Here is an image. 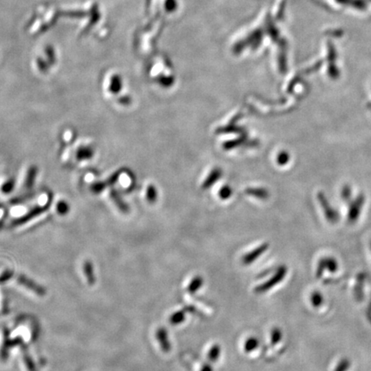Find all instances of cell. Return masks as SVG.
Segmentation results:
<instances>
[{
	"label": "cell",
	"instance_id": "1",
	"mask_svg": "<svg viewBox=\"0 0 371 371\" xmlns=\"http://www.w3.org/2000/svg\"><path fill=\"white\" fill-rule=\"evenodd\" d=\"M287 272H288V268L285 265L280 266L268 280L264 282L263 284L257 285L254 290V292L255 294H264L266 292H269L270 290L277 286L279 283H281L285 279Z\"/></svg>",
	"mask_w": 371,
	"mask_h": 371
},
{
	"label": "cell",
	"instance_id": "2",
	"mask_svg": "<svg viewBox=\"0 0 371 371\" xmlns=\"http://www.w3.org/2000/svg\"><path fill=\"white\" fill-rule=\"evenodd\" d=\"M318 198L322 209L324 210L325 216L327 217L328 222L332 224L337 223L339 219V213L332 207L324 194L320 193L318 195Z\"/></svg>",
	"mask_w": 371,
	"mask_h": 371
},
{
	"label": "cell",
	"instance_id": "3",
	"mask_svg": "<svg viewBox=\"0 0 371 371\" xmlns=\"http://www.w3.org/2000/svg\"><path fill=\"white\" fill-rule=\"evenodd\" d=\"M364 203H365V197L362 194L358 195L356 199L351 203L349 212H348V221L350 223L353 224L358 219Z\"/></svg>",
	"mask_w": 371,
	"mask_h": 371
},
{
	"label": "cell",
	"instance_id": "4",
	"mask_svg": "<svg viewBox=\"0 0 371 371\" xmlns=\"http://www.w3.org/2000/svg\"><path fill=\"white\" fill-rule=\"evenodd\" d=\"M268 249H269V244L268 243H263V244L259 245L256 249H253L252 251L247 253L244 255L242 256V263L244 266L251 265V264L254 263L256 259H259V257L262 255L264 253L267 252Z\"/></svg>",
	"mask_w": 371,
	"mask_h": 371
},
{
	"label": "cell",
	"instance_id": "5",
	"mask_svg": "<svg viewBox=\"0 0 371 371\" xmlns=\"http://www.w3.org/2000/svg\"><path fill=\"white\" fill-rule=\"evenodd\" d=\"M338 270V262L335 259L332 257H327L321 259L318 263L317 270H316V277L320 278L325 271H329L331 273H334Z\"/></svg>",
	"mask_w": 371,
	"mask_h": 371
},
{
	"label": "cell",
	"instance_id": "6",
	"mask_svg": "<svg viewBox=\"0 0 371 371\" xmlns=\"http://www.w3.org/2000/svg\"><path fill=\"white\" fill-rule=\"evenodd\" d=\"M18 282L20 285L29 289V291L35 292L36 294L40 295V296H43L46 294V290L44 287L36 284V282L33 281L30 278L26 277L24 275H20L18 277Z\"/></svg>",
	"mask_w": 371,
	"mask_h": 371
},
{
	"label": "cell",
	"instance_id": "7",
	"mask_svg": "<svg viewBox=\"0 0 371 371\" xmlns=\"http://www.w3.org/2000/svg\"><path fill=\"white\" fill-rule=\"evenodd\" d=\"M156 339L158 341L159 346L161 347L162 351L165 353H169L171 351V344L169 339V334L167 329L164 328H157L156 332Z\"/></svg>",
	"mask_w": 371,
	"mask_h": 371
},
{
	"label": "cell",
	"instance_id": "8",
	"mask_svg": "<svg viewBox=\"0 0 371 371\" xmlns=\"http://www.w3.org/2000/svg\"><path fill=\"white\" fill-rule=\"evenodd\" d=\"M47 206L46 207H36L35 209L32 210L30 213L25 215V216H22L21 218H18V220H16L15 222H13V224L14 225H20V224H25L29 220L32 219L33 217H36L38 215H40V213L45 212L47 210Z\"/></svg>",
	"mask_w": 371,
	"mask_h": 371
},
{
	"label": "cell",
	"instance_id": "9",
	"mask_svg": "<svg viewBox=\"0 0 371 371\" xmlns=\"http://www.w3.org/2000/svg\"><path fill=\"white\" fill-rule=\"evenodd\" d=\"M83 272L85 274L87 281L90 285H94L96 283V277L94 274V267L90 260H86L83 264Z\"/></svg>",
	"mask_w": 371,
	"mask_h": 371
},
{
	"label": "cell",
	"instance_id": "10",
	"mask_svg": "<svg viewBox=\"0 0 371 371\" xmlns=\"http://www.w3.org/2000/svg\"><path fill=\"white\" fill-rule=\"evenodd\" d=\"M203 285H204V279H203V277H202L201 276H199V275L195 276V277L192 279L191 281H190L189 285H188V293L191 294V295L195 294L196 292H198V291L201 289Z\"/></svg>",
	"mask_w": 371,
	"mask_h": 371
},
{
	"label": "cell",
	"instance_id": "11",
	"mask_svg": "<svg viewBox=\"0 0 371 371\" xmlns=\"http://www.w3.org/2000/svg\"><path fill=\"white\" fill-rule=\"evenodd\" d=\"M186 315H187V311L185 310H178L175 313L170 315L169 321L170 325L172 326H177L180 325L186 320Z\"/></svg>",
	"mask_w": 371,
	"mask_h": 371
},
{
	"label": "cell",
	"instance_id": "12",
	"mask_svg": "<svg viewBox=\"0 0 371 371\" xmlns=\"http://www.w3.org/2000/svg\"><path fill=\"white\" fill-rule=\"evenodd\" d=\"M220 355H221V346L218 344H215L213 345L211 349L208 351L207 354V357H208V361L209 363H215L216 361L218 360Z\"/></svg>",
	"mask_w": 371,
	"mask_h": 371
},
{
	"label": "cell",
	"instance_id": "13",
	"mask_svg": "<svg viewBox=\"0 0 371 371\" xmlns=\"http://www.w3.org/2000/svg\"><path fill=\"white\" fill-rule=\"evenodd\" d=\"M259 345V339L256 337H250L248 339H246L244 343V351L246 353H250L253 352L254 350L258 348Z\"/></svg>",
	"mask_w": 371,
	"mask_h": 371
},
{
	"label": "cell",
	"instance_id": "14",
	"mask_svg": "<svg viewBox=\"0 0 371 371\" xmlns=\"http://www.w3.org/2000/svg\"><path fill=\"white\" fill-rule=\"evenodd\" d=\"M283 338V332L279 328H273L271 332V345L276 346Z\"/></svg>",
	"mask_w": 371,
	"mask_h": 371
},
{
	"label": "cell",
	"instance_id": "15",
	"mask_svg": "<svg viewBox=\"0 0 371 371\" xmlns=\"http://www.w3.org/2000/svg\"><path fill=\"white\" fill-rule=\"evenodd\" d=\"M310 299H311L312 305H313L314 308H319V307L321 306L322 303H323V301H324L323 296H322V295H321V293L319 292H313V293L311 294Z\"/></svg>",
	"mask_w": 371,
	"mask_h": 371
},
{
	"label": "cell",
	"instance_id": "16",
	"mask_svg": "<svg viewBox=\"0 0 371 371\" xmlns=\"http://www.w3.org/2000/svg\"><path fill=\"white\" fill-rule=\"evenodd\" d=\"M341 198L343 200L346 202H349L350 199L351 198V188L349 185L344 186L341 191Z\"/></svg>",
	"mask_w": 371,
	"mask_h": 371
},
{
	"label": "cell",
	"instance_id": "17",
	"mask_svg": "<svg viewBox=\"0 0 371 371\" xmlns=\"http://www.w3.org/2000/svg\"><path fill=\"white\" fill-rule=\"evenodd\" d=\"M23 361L25 364L26 367L29 370V371H36V364L33 361L32 357H30L28 354L23 355Z\"/></svg>",
	"mask_w": 371,
	"mask_h": 371
},
{
	"label": "cell",
	"instance_id": "18",
	"mask_svg": "<svg viewBox=\"0 0 371 371\" xmlns=\"http://www.w3.org/2000/svg\"><path fill=\"white\" fill-rule=\"evenodd\" d=\"M350 367H351L350 361L347 358H344L338 364L334 371H347Z\"/></svg>",
	"mask_w": 371,
	"mask_h": 371
},
{
	"label": "cell",
	"instance_id": "19",
	"mask_svg": "<svg viewBox=\"0 0 371 371\" xmlns=\"http://www.w3.org/2000/svg\"><path fill=\"white\" fill-rule=\"evenodd\" d=\"M12 274L13 273H12V272H11V271L4 272V273L0 276V283H4V282L9 280L12 277Z\"/></svg>",
	"mask_w": 371,
	"mask_h": 371
},
{
	"label": "cell",
	"instance_id": "20",
	"mask_svg": "<svg viewBox=\"0 0 371 371\" xmlns=\"http://www.w3.org/2000/svg\"><path fill=\"white\" fill-rule=\"evenodd\" d=\"M200 371H213V368L212 364L207 363V364H205L202 366Z\"/></svg>",
	"mask_w": 371,
	"mask_h": 371
},
{
	"label": "cell",
	"instance_id": "21",
	"mask_svg": "<svg viewBox=\"0 0 371 371\" xmlns=\"http://www.w3.org/2000/svg\"></svg>",
	"mask_w": 371,
	"mask_h": 371
}]
</instances>
